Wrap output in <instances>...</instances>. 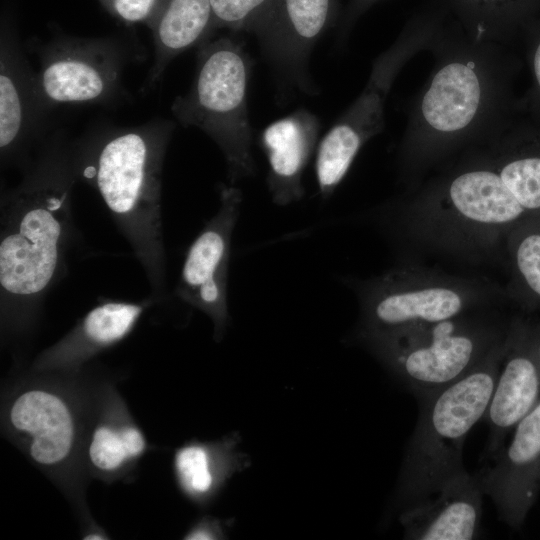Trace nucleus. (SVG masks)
<instances>
[{"label": "nucleus", "mask_w": 540, "mask_h": 540, "mask_svg": "<svg viewBox=\"0 0 540 540\" xmlns=\"http://www.w3.org/2000/svg\"><path fill=\"white\" fill-rule=\"evenodd\" d=\"M319 131L317 116L307 109H298L263 131L261 145L268 162L266 181L277 206L303 198V174L317 149Z\"/></svg>", "instance_id": "obj_15"}, {"label": "nucleus", "mask_w": 540, "mask_h": 540, "mask_svg": "<svg viewBox=\"0 0 540 540\" xmlns=\"http://www.w3.org/2000/svg\"><path fill=\"white\" fill-rule=\"evenodd\" d=\"M476 473L499 519L520 529L540 494V401ZM507 437V438H508Z\"/></svg>", "instance_id": "obj_10"}, {"label": "nucleus", "mask_w": 540, "mask_h": 540, "mask_svg": "<svg viewBox=\"0 0 540 540\" xmlns=\"http://www.w3.org/2000/svg\"><path fill=\"white\" fill-rule=\"evenodd\" d=\"M120 72L116 53L98 43L56 46L45 58L38 78L41 96L52 103H86L106 98Z\"/></svg>", "instance_id": "obj_14"}, {"label": "nucleus", "mask_w": 540, "mask_h": 540, "mask_svg": "<svg viewBox=\"0 0 540 540\" xmlns=\"http://www.w3.org/2000/svg\"><path fill=\"white\" fill-rule=\"evenodd\" d=\"M485 496L476 474L466 469L435 492L404 508L399 522L405 539L470 540L478 536Z\"/></svg>", "instance_id": "obj_13"}, {"label": "nucleus", "mask_w": 540, "mask_h": 540, "mask_svg": "<svg viewBox=\"0 0 540 540\" xmlns=\"http://www.w3.org/2000/svg\"><path fill=\"white\" fill-rule=\"evenodd\" d=\"M540 401V319L511 318L506 350L485 416L487 456L505 442L516 423Z\"/></svg>", "instance_id": "obj_11"}, {"label": "nucleus", "mask_w": 540, "mask_h": 540, "mask_svg": "<svg viewBox=\"0 0 540 540\" xmlns=\"http://www.w3.org/2000/svg\"><path fill=\"white\" fill-rule=\"evenodd\" d=\"M249 61L242 46L223 37L201 46L190 90L177 97L172 112L183 126L207 134L221 150L229 183L255 173L247 105Z\"/></svg>", "instance_id": "obj_8"}, {"label": "nucleus", "mask_w": 540, "mask_h": 540, "mask_svg": "<svg viewBox=\"0 0 540 540\" xmlns=\"http://www.w3.org/2000/svg\"><path fill=\"white\" fill-rule=\"evenodd\" d=\"M448 14L442 0L425 4L374 60L364 89L317 146L315 175L322 201L333 195L362 147L382 132L385 103L394 81L416 54L429 50Z\"/></svg>", "instance_id": "obj_7"}, {"label": "nucleus", "mask_w": 540, "mask_h": 540, "mask_svg": "<svg viewBox=\"0 0 540 540\" xmlns=\"http://www.w3.org/2000/svg\"><path fill=\"white\" fill-rule=\"evenodd\" d=\"M172 128L165 122L113 134L81 167L129 242L155 296L166 292L161 186Z\"/></svg>", "instance_id": "obj_3"}, {"label": "nucleus", "mask_w": 540, "mask_h": 540, "mask_svg": "<svg viewBox=\"0 0 540 540\" xmlns=\"http://www.w3.org/2000/svg\"><path fill=\"white\" fill-rule=\"evenodd\" d=\"M504 246L510 272L506 297L528 313L540 312V215L513 228Z\"/></svg>", "instance_id": "obj_18"}, {"label": "nucleus", "mask_w": 540, "mask_h": 540, "mask_svg": "<svg viewBox=\"0 0 540 540\" xmlns=\"http://www.w3.org/2000/svg\"><path fill=\"white\" fill-rule=\"evenodd\" d=\"M25 94L12 58L2 50L0 69V148L2 155L16 146L25 123Z\"/></svg>", "instance_id": "obj_20"}, {"label": "nucleus", "mask_w": 540, "mask_h": 540, "mask_svg": "<svg viewBox=\"0 0 540 540\" xmlns=\"http://www.w3.org/2000/svg\"><path fill=\"white\" fill-rule=\"evenodd\" d=\"M334 0H279L254 26L278 75L310 93L311 51L329 22Z\"/></svg>", "instance_id": "obj_12"}, {"label": "nucleus", "mask_w": 540, "mask_h": 540, "mask_svg": "<svg viewBox=\"0 0 540 540\" xmlns=\"http://www.w3.org/2000/svg\"><path fill=\"white\" fill-rule=\"evenodd\" d=\"M213 19L210 0H171L155 32V63L151 79L157 80L168 63L195 45Z\"/></svg>", "instance_id": "obj_19"}, {"label": "nucleus", "mask_w": 540, "mask_h": 540, "mask_svg": "<svg viewBox=\"0 0 540 540\" xmlns=\"http://www.w3.org/2000/svg\"><path fill=\"white\" fill-rule=\"evenodd\" d=\"M76 171L65 155L48 154L2 197V303L34 304L59 273L72 231L71 193Z\"/></svg>", "instance_id": "obj_2"}, {"label": "nucleus", "mask_w": 540, "mask_h": 540, "mask_svg": "<svg viewBox=\"0 0 540 540\" xmlns=\"http://www.w3.org/2000/svg\"><path fill=\"white\" fill-rule=\"evenodd\" d=\"M144 306L126 302H106L87 313L80 336L90 345L106 346L122 339L134 326Z\"/></svg>", "instance_id": "obj_21"}, {"label": "nucleus", "mask_w": 540, "mask_h": 540, "mask_svg": "<svg viewBox=\"0 0 540 540\" xmlns=\"http://www.w3.org/2000/svg\"><path fill=\"white\" fill-rule=\"evenodd\" d=\"M476 311L387 334L356 337L416 398L460 379L507 336L510 320Z\"/></svg>", "instance_id": "obj_5"}, {"label": "nucleus", "mask_w": 540, "mask_h": 540, "mask_svg": "<svg viewBox=\"0 0 540 540\" xmlns=\"http://www.w3.org/2000/svg\"><path fill=\"white\" fill-rule=\"evenodd\" d=\"M463 30L476 41L513 47L540 14V0H443Z\"/></svg>", "instance_id": "obj_17"}, {"label": "nucleus", "mask_w": 540, "mask_h": 540, "mask_svg": "<svg viewBox=\"0 0 540 540\" xmlns=\"http://www.w3.org/2000/svg\"><path fill=\"white\" fill-rule=\"evenodd\" d=\"M210 4L213 20L218 25L240 28L255 26L275 0H210Z\"/></svg>", "instance_id": "obj_25"}, {"label": "nucleus", "mask_w": 540, "mask_h": 540, "mask_svg": "<svg viewBox=\"0 0 540 540\" xmlns=\"http://www.w3.org/2000/svg\"><path fill=\"white\" fill-rule=\"evenodd\" d=\"M523 42L525 62L530 73V84L517 99L518 114L540 125V14L524 29Z\"/></svg>", "instance_id": "obj_24"}, {"label": "nucleus", "mask_w": 540, "mask_h": 540, "mask_svg": "<svg viewBox=\"0 0 540 540\" xmlns=\"http://www.w3.org/2000/svg\"><path fill=\"white\" fill-rule=\"evenodd\" d=\"M146 443L134 426H99L91 438L88 454L91 463L102 471H113L126 461L139 456Z\"/></svg>", "instance_id": "obj_22"}, {"label": "nucleus", "mask_w": 540, "mask_h": 540, "mask_svg": "<svg viewBox=\"0 0 540 540\" xmlns=\"http://www.w3.org/2000/svg\"><path fill=\"white\" fill-rule=\"evenodd\" d=\"M428 51L433 69L409 106L397 154L400 179L411 187L519 115L514 88L523 60L511 46L472 39L449 12Z\"/></svg>", "instance_id": "obj_1"}, {"label": "nucleus", "mask_w": 540, "mask_h": 540, "mask_svg": "<svg viewBox=\"0 0 540 540\" xmlns=\"http://www.w3.org/2000/svg\"><path fill=\"white\" fill-rule=\"evenodd\" d=\"M217 212L190 245L181 270L176 295L206 313L221 337L228 324V277L233 232L237 225L242 193L224 185Z\"/></svg>", "instance_id": "obj_9"}, {"label": "nucleus", "mask_w": 540, "mask_h": 540, "mask_svg": "<svg viewBox=\"0 0 540 540\" xmlns=\"http://www.w3.org/2000/svg\"><path fill=\"white\" fill-rule=\"evenodd\" d=\"M506 344L507 336L469 373L417 398L419 415L394 496L399 511L429 496L465 469L464 442L486 416Z\"/></svg>", "instance_id": "obj_4"}, {"label": "nucleus", "mask_w": 540, "mask_h": 540, "mask_svg": "<svg viewBox=\"0 0 540 540\" xmlns=\"http://www.w3.org/2000/svg\"><path fill=\"white\" fill-rule=\"evenodd\" d=\"M154 3L155 0H111L114 12L128 22L145 19Z\"/></svg>", "instance_id": "obj_26"}, {"label": "nucleus", "mask_w": 540, "mask_h": 540, "mask_svg": "<svg viewBox=\"0 0 540 540\" xmlns=\"http://www.w3.org/2000/svg\"><path fill=\"white\" fill-rule=\"evenodd\" d=\"M374 1L376 0H355V3H354L355 12L365 9L368 5H370Z\"/></svg>", "instance_id": "obj_27"}, {"label": "nucleus", "mask_w": 540, "mask_h": 540, "mask_svg": "<svg viewBox=\"0 0 540 540\" xmlns=\"http://www.w3.org/2000/svg\"><path fill=\"white\" fill-rule=\"evenodd\" d=\"M175 468L182 487L190 495L202 497L214 488V461L207 447L193 444L181 448L175 456Z\"/></svg>", "instance_id": "obj_23"}, {"label": "nucleus", "mask_w": 540, "mask_h": 540, "mask_svg": "<svg viewBox=\"0 0 540 540\" xmlns=\"http://www.w3.org/2000/svg\"><path fill=\"white\" fill-rule=\"evenodd\" d=\"M359 304V334L395 333L481 311L506 297L478 278L402 265L365 279H348Z\"/></svg>", "instance_id": "obj_6"}, {"label": "nucleus", "mask_w": 540, "mask_h": 540, "mask_svg": "<svg viewBox=\"0 0 540 540\" xmlns=\"http://www.w3.org/2000/svg\"><path fill=\"white\" fill-rule=\"evenodd\" d=\"M85 539L87 540H101V539H104L103 537H101L100 535H89L88 537H85Z\"/></svg>", "instance_id": "obj_28"}, {"label": "nucleus", "mask_w": 540, "mask_h": 540, "mask_svg": "<svg viewBox=\"0 0 540 540\" xmlns=\"http://www.w3.org/2000/svg\"><path fill=\"white\" fill-rule=\"evenodd\" d=\"M9 419L16 431L29 437V453L35 462L54 465L69 455L74 442V421L69 407L58 395L28 390L12 404Z\"/></svg>", "instance_id": "obj_16"}]
</instances>
